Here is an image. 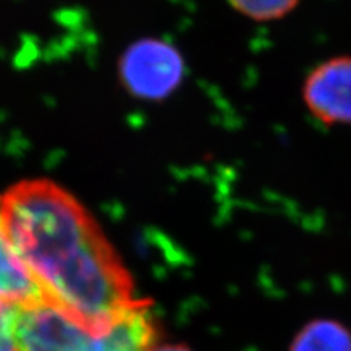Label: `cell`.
<instances>
[{
	"label": "cell",
	"instance_id": "obj_1",
	"mask_svg": "<svg viewBox=\"0 0 351 351\" xmlns=\"http://www.w3.org/2000/svg\"><path fill=\"white\" fill-rule=\"evenodd\" d=\"M10 247L49 303L101 335L135 303L134 281L86 208L49 179H27L0 195Z\"/></svg>",
	"mask_w": 351,
	"mask_h": 351
},
{
	"label": "cell",
	"instance_id": "obj_2",
	"mask_svg": "<svg viewBox=\"0 0 351 351\" xmlns=\"http://www.w3.org/2000/svg\"><path fill=\"white\" fill-rule=\"evenodd\" d=\"M183 76L184 60L179 50L157 38L132 44L119 62L120 82L142 100H164L178 90Z\"/></svg>",
	"mask_w": 351,
	"mask_h": 351
},
{
	"label": "cell",
	"instance_id": "obj_3",
	"mask_svg": "<svg viewBox=\"0 0 351 351\" xmlns=\"http://www.w3.org/2000/svg\"><path fill=\"white\" fill-rule=\"evenodd\" d=\"M91 337V332L51 304L16 307V351H85Z\"/></svg>",
	"mask_w": 351,
	"mask_h": 351
},
{
	"label": "cell",
	"instance_id": "obj_4",
	"mask_svg": "<svg viewBox=\"0 0 351 351\" xmlns=\"http://www.w3.org/2000/svg\"><path fill=\"white\" fill-rule=\"evenodd\" d=\"M303 100L325 125H351V56L332 58L307 75Z\"/></svg>",
	"mask_w": 351,
	"mask_h": 351
},
{
	"label": "cell",
	"instance_id": "obj_5",
	"mask_svg": "<svg viewBox=\"0 0 351 351\" xmlns=\"http://www.w3.org/2000/svg\"><path fill=\"white\" fill-rule=\"evenodd\" d=\"M158 324L149 300L138 299L120 313L101 335H93L85 351H152Z\"/></svg>",
	"mask_w": 351,
	"mask_h": 351
},
{
	"label": "cell",
	"instance_id": "obj_6",
	"mask_svg": "<svg viewBox=\"0 0 351 351\" xmlns=\"http://www.w3.org/2000/svg\"><path fill=\"white\" fill-rule=\"evenodd\" d=\"M0 302L14 307L50 304L10 247L0 218Z\"/></svg>",
	"mask_w": 351,
	"mask_h": 351
},
{
	"label": "cell",
	"instance_id": "obj_7",
	"mask_svg": "<svg viewBox=\"0 0 351 351\" xmlns=\"http://www.w3.org/2000/svg\"><path fill=\"white\" fill-rule=\"evenodd\" d=\"M290 351H351V332L341 322L319 317L295 334Z\"/></svg>",
	"mask_w": 351,
	"mask_h": 351
},
{
	"label": "cell",
	"instance_id": "obj_8",
	"mask_svg": "<svg viewBox=\"0 0 351 351\" xmlns=\"http://www.w3.org/2000/svg\"><path fill=\"white\" fill-rule=\"evenodd\" d=\"M300 0H228L237 12L254 21H274L284 18L295 9Z\"/></svg>",
	"mask_w": 351,
	"mask_h": 351
},
{
	"label": "cell",
	"instance_id": "obj_9",
	"mask_svg": "<svg viewBox=\"0 0 351 351\" xmlns=\"http://www.w3.org/2000/svg\"><path fill=\"white\" fill-rule=\"evenodd\" d=\"M16 307H0V351H16L14 326H15Z\"/></svg>",
	"mask_w": 351,
	"mask_h": 351
},
{
	"label": "cell",
	"instance_id": "obj_10",
	"mask_svg": "<svg viewBox=\"0 0 351 351\" xmlns=\"http://www.w3.org/2000/svg\"><path fill=\"white\" fill-rule=\"evenodd\" d=\"M152 351H192L188 346L183 344H166V346H157Z\"/></svg>",
	"mask_w": 351,
	"mask_h": 351
}]
</instances>
